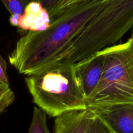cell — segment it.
Instances as JSON below:
<instances>
[{
	"mask_svg": "<svg viewBox=\"0 0 133 133\" xmlns=\"http://www.w3.org/2000/svg\"><path fill=\"white\" fill-rule=\"evenodd\" d=\"M108 0H87L61 11L47 29L28 32L17 41L9 61L19 74L32 75L51 68L57 57Z\"/></svg>",
	"mask_w": 133,
	"mask_h": 133,
	"instance_id": "cell-1",
	"label": "cell"
},
{
	"mask_svg": "<svg viewBox=\"0 0 133 133\" xmlns=\"http://www.w3.org/2000/svg\"><path fill=\"white\" fill-rule=\"evenodd\" d=\"M32 101L50 117L88 109L76 76L75 64L62 62L25 79Z\"/></svg>",
	"mask_w": 133,
	"mask_h": 133,
	"instance_id": "cell-2",
	"label": "cell"
},
{
	"mask_svg": "<svg viewBox=\"0 0 133 133\" xmlns=\"http://www.w3.org/2000/svg\"><path fill=\"white\" fill-rule=\"evenodd\" d=\"M99 83L87 97L88 108L133 103V34L127 42L105 48Z\"/></svg>",
	"mask_w": 133,
	"mask_h": 133,
	"instance_id": "cell-3",
	"label": "cell"
},
{
	"mask_svg": "<svg viewBox=\"0 0 133 133\" xmlns=\"http://www.w3.org/2000/svg\"><path fill=\"white\" fill-rule=\"evenodd\" d=\"M89 25L101 42L116 44L133 28V0H108L90 21Z\"/></svg>",
	"mask_w": 133,
	"mask_h": 133,
	"instance_id": "cell-4",
	"label": "cell"
},
{
	"mask_svg": "<svg viewBox=\"0 0 133 133\" xmlns=\"http://www.w3.org/2000/svg\"><path fill=\"white\" fill-rule=\"evenodd\" d=\"M105 63L104 49L75 63L77 78L86 99L90 96L99 83Z\"/></svg>",
	"mask_w": 133,
	"mask_h": 133,
	"instance_id": "cell-5",
	"label": "cell"
},
{
	"mask_svg": "<svg viewBox=\"0 0 133 133\" xmlns=\"http://www.w3.org/2000/svg\"><path fill=\"white\" fill-rule=\"evenodd\" d=\"M114 133H133V103L89 108Z\"/></svg>",
	"mask_w": 133,
	"mask_h": 133,
	"instance_id": "cell-6",
	"label": "cell"
},
{
	"mask_svg": "<svg viewBox=\"0 0 133 133\" xmlns=\"http://www.w3.org/2000/svg\"><path fill=\"white\" fill-rule=\"evenodd\" d=\"M51 22L49 12L40 3L31 1L21 15L18 27L28 32H41L49 27Z\"/></svg>",
	"mask_w": 133,
	"mask_h": 133,
	"instance_id": "cell-7",
	"label": "cell"
},
{
	"mask_svg": "<svg viewBox=\"0 0 133 133\" xmlns=\"http://www.w3.org/2000/svg\"><path fill=\"white\" fill-rule=\"evenodd\" d=\"M90 109L74 110L57 117L54 133H84L92 114Z\"/></svg>",
	"mask_w": 133,
	"mask_h": 133,
	"instance_id": "cell-8",
	"label": "cell"
},
{
	"mask_svg": "<svg viewBox=\"0 0 133 133\" xmlns=\"http://www.w3.org/2000/svg\"><path fill=\"white\" fill-rule=\"evenodd\" d=\"M28 133H50L47 123L46 114L39 108H34Z\"/></svg>",
	"mask_w": 133,
	"mask_h": 133,
	"instance_id": "cell-9",
	"label": "cell"
},
{
	"mask_svg": "<svg viewBox=\"0 0 133 133\" xmlns=\"http://www.w3.org/2000/svg\"><path fill=\"white\" fill-rule=\"evenodd\" d=\"M92 112L84 133H114L100 117Z\"/></svg>",
	"mask_w": 133,
	"mask_h": 133,
	"instance_id": "cell-10",
	"label": "cell"
},
{
	"mask_svg": "<svg viewBox=\"0 0 133 133\" xmlns=\"http://www.w3.org/2000/svg\"><path fill=\"white\" fill-rule=\"evenodd\" d=\"M15 95L9 84H0V115L14 101Z\"/></svg>",
	"mask_w": 133,
	"mask_h": 133,
	"instance_id": "cell-11",
	"label": "cell"
},
{
	"mask_svg": "<svg viewBox=\"0 0 133 133\" xmlns=\"http://www.w3.org/2000/svg\"><path fill=\"white\" fill-rule=\"evenodd\" d=\"M8 11L11 15H22L26 6L28 5L29 0H1Z\"/></svg>",
	"mask_w": 133,
	"mask_h": 133,
	"instance_id": "cell-12",
	"label": "cell"
},
{
	"mask_svg": "<svg viewBox=\"0 0 133 133\" xmlns=\"http://www.w3.org/2000/svg\"><path fill=\"white\" fill-rule=\"evenodd\" d=\"M87 1V0H62L60 3L59 5L55 8V9L50 14L51 18L52 19L53 18H55L61 11H62L64 9H67V8L70 7V6H73V5H75V4L83 2V1Z\"/></svg>",
	"mask_w": 133,
	"mask_h": 133,
	"instance_id": "cell-13",
	"label": "cell"
},
{
	"mask_svg": "<svg viewBox=\"0 0 133 133\" xmlns=\"http://www.w3.org/2000/svg\"><path fill=\"white\" fill-rule=\"evenodd\" d=\"M31 1H37L40 3L49 12L50 15L51 13L55 9V8L59 5L62 0H31Z\"/></svg>",
	"mask_w": 133,
	"mask_h": 133,
	"instance_id": "cell-14",
	"label": "cell"
},
{
	"mask_svg": "<svg viewBox=\"0 0 133 133\" xmlns=\"http://www.w3.org/2000/svg\"><path fill=\"white\" fill-rule=\"evenodd\" d=\"M0 84H9L6 73V63L5 60L0 55Z\"/></svg>",
	"mask_w": 133,
	"mask_h": 133,
	"instance_id": "cell-15",
	"label": "cell"
},
{
	"mask_svg": "<svg viewBox=\"0 0 133 133\" xmlns=\"http://www.w3.org/2000/svg\"><path fill=\"white\" fill-rule=\"evenodd\" d=\"M20 16L21 15H16V14H13V15L10 16V18H9V22H10V24L12 26L18 27Z\"/></svg>",
	"mask_w": 133,
	"mask_h": 133,
	"instance_id": "cell-16",
	"label": "cell"
},
{
	"mask_svg": "<svg viewBox=\"0 0 133 133\" xmlns=\"http://www.w3.org/2000/svg\"><path fill=\"white\" fill-rule=\"evenodd\" d=\"M132 34H133V28L132 29Z\"/></svg>",
	"mask_w": 133,
	"mask_h": 133,
	"instance_id": "cell-17",
	"label": "cell"
}]
</instances>
